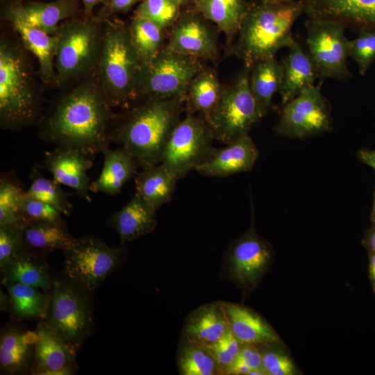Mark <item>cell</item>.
<instances>
[{"mask_svg": "<svg viewBox=\"0 0 375 375\" xmlns=\"http://www.w3.org/2000/svg\"><path fill=\"white\" fill-rule=\"evenodd\" d=\"M139 0H109L108 13L124 12L131 8Z\"/></svg>", "mask_w": 375, "mask_h": 375, "instance_id": "bcb514c9", "label": "cell"}, {"mask_svg": "<svg viewBox=\"0 0 375 375\" xmlns=\"http://www.w3.org/2000/svg\"><path fill=\"white\" fill-rule=\"evenodd\" d=\"M265 115L249 84V69L244 67L235 81L223 88L211 112L205 117L215 139L226 144L248 134Z\"/></svg>", "mask_w": 375, "mask_h": 375, "instance_id": "ba28073f", "label": "cell"}, {"mask_svg": "<svg viewBox=\"0 0 375 375\" xmlns=\"http://www.w3.org/2000/svg\"><path fill=\"white\" fill-rule=\"evenodd\" d=\"M24 249L22 226H0V270Z\"/></svg>", "mask_w": 375, "mask_h": 375, "instance_id": "b9f144b4", "label": "cell"}, {"mask_svg": "<svg viewBox=\"0 0 375 375\" xmlns=\"http://www.w3.org/2000/svg\"><path fill=\"white\" fill-rule=\"evenodd\" d=\"M142 67L129 28L106 20L96 73L110 105L128 108L133 99L135 82Z\"/></svg>", "mask_w": 375, "mask_h": 375, "instance_id": "5b68a950", "label": "cell"}, {"mask_svg": "<svg viewBox=\"0 0 375 375\" xmlns=\"http://www.w3.org/2000/svg\"><path fill=\"white\" fill-rule=\"evenodd\" d=\"M259 1H266L272 3H289L296 0H258Z\"/></svg>", "mask_w": 375, "mask_h": 375, "instance_id": "f5cc1de1", "label": "cell"}, {"mask_svg": "<svg viewBox=\"0 0 375 375\" xmlns=\"http://www.w3.org/2000/svg\"><path fill=\"white\" fill-rule=\"evenodd\" d=\"M128 28L142 65L149 62L162 49L163 29L153 22L138 16Z\"/></svg>", "mask_w": 375, "mask_h": 375, "instance_id": "8d00e7d4", "label": "cell"}, {"mask_svg": "<svg viewBox=\"0 0 375 375\" xmlns=\"http://www.w3.org/2000/svg\"><path fill=\"white\" fill-rule=\"evenodd\" d=\"M180 6L174 0H144L135 16L147 19L164 30L178 19Z\"/></svg>", "mask_w": 375, "mask_h": 375, "instance_id": "ab89813d", "label": "cell"}, {"mask_svg": "<svg viewBox=\"0 0 375 375\" xmlns=\"http://www.w3.org/2000/svg\"><path fill=\"white\" fill-rule=\"evenodd\" d=\"M10 297V310L19 319L45 320L49 302V292H46L28 285L1 281Z\"/></svg>", "mask_w": 375, "mask_h": 375, "instance_id": "1f68e13d", "label": "cell"}, {"mask_svg": "<svg viewBox=\"0 0 375 375\" xmlns=\"http://www.w3.org/2000/svg\"><path fill=\"white\" fill-rule=\"evenodd\" d=\"M42 30L56 35L61 21L72 17L76 11L74 0H56L49 3H16L7 10Z\"/></svg>", "mask_w": 375, "mask_h": 375, "instance_id": "4316f807", "label": "cell"}, {"mask_svg": "<svg viewBox=\"0 0 375 375\" xmlns=\"http://www.w3.org/2000/svg\"><path fill=\"white\" fill-rule=\"evenodd\" d=\"M308 51L322 79L347 81L351 77L347 66L349 41L346 26L326 19L308 18L305 23Z\"/></svg>", "mask_w": 375, "mask_h": 375, "instance_id": "4fadbf2b", "label": "cell"}, {"mask_svg": "<svg viewBox=\"0 0 375 375\" xmlns=\"http://www.w3.org/2000/svg\"><path fill=\"white\" fill-rule=\"evenodd\" d=\"M56 36L54 69L58 85L81 80L96 70L102 26L92 19H74L59 26Z\"/></svg>", "mask_w": 375, "mask_h": 375, "instance_id": "8992f818", "label": "cell"}, {"mask_svg": "<svg viewBox=\"0 0 375 375\" xmlns=\"http://www.w3.org/2000/svg\"><path fill=\"white\" fill-rule=\"evenodd\" d=\"M92 165L93 162L87 156L69 147L58 146L44 153L43 167L52 174L53 179L74 189L89 202L91 182L87 172Z\"/></svg>", "mask_w": 375, "mask_h": 375, "instance_id": "2e32d148", "label": "cell"}, {"mask_svg": "<svg viewBox=\"0 0 375 375\" xmlns=\"http://www.w3.org/2000/svg\"><path fill=\"white\" fill-rule=\"evenodd\" d=\"M282 80L283 67L274 56L259 60L250 68V88L265 115L272 108L273 97L279 92Z\"/></svg>", "mask_w": 375, "mask_h": 375, "instance_id": "4dcf8cb0", "label": "cell"}, {"mask_svg": "<svg viewBox=\"0 0 375 375\" xmlns=\"http://www.w3.org/2000/svg\"><path fill=\"white\" fill-rule=\"evenodd\" d=\"M274 258L271 244L251 226L229 244L221 263V278L233 282L244 294L254 290Z\"/></svg>", "mask_w": 375, "mask_h": 375, "instance_id": "8fae6325", "label": "cell"}, {"mask_svg": "<svg viewBox=\"0 0 375 375\" xmlns=\"http://www.w3.org/2000/svg\"><path fill=\"white\" fill-rule=\"evenodd\" d=\"M63 252L67 279L92 292L119 265L124 249L110 247L99 238L87 235L74 238Z\"/></svg>", "mask_w": 375, "mask_h": 375, "instance_id": "7c38bea8", "label": "cell"}, {"mask_svg": "<svg viewBox=\"0 0 375 375\" xmlns=\"http://www.w3.org/2000/svg\"><path fill=\"white\" fill-rule=\"evenodd\" d=\"M142 169L134 176L135 193L158 210L171 200L178 179L160 163Z\"/></svg>", "mask_w": 375, "mask_h": 375, "instance_id": "f1b7e54d", "label": "cell"}, {"mask_svg": "<svg viewBox=\"0 0 375 375\" xmlns=\"http://www.w3.org/2000/svg\"><path fill=\"white\" fill-rule=\"evenodd\" d=\"M30 178L31 183L26 191L28 196L56 207L62 214H71L72 204L68 194L61 188V184L44 177L34 167L32 168Z\"/></svg>", "mask_w": 375, "mask_h": 375, "instance_id": "74e56055", "label": "cell"}, {"mask_svg": "<svg viewBox=\"0 0 375 375\" xmlns=\"http://www.w3.org/2000/svg\"><path fill=\"white\" fill-rule=\"evenodd\" d=\"M35 331L9 328L0 338V366L8 374L27 372L35 364Z\"/></svg>", "mask_w": 375, "mask_h": 375, "instance_id": "484cf974", "label": "cell"}, {"mask_svg": "<svg viewBox=\"0 0 375 375\" xmlns=\"http://www.w3.org/2000/svg\"><path fill=\"white\" fill-rule=\"evenodd\" d=\"M26 191L13 172L1 174L0 226H22L21 206Z\"/></svg>", "mask_w": 375, "mask_h": 375, "instance_id": "d590c367", "label": "cell"}, {"mask_svg": "<svg viewBox=\"0 0 375 375\" xmlns=\"http://www.w3.org/2000/svg\"><path fill=\"white\" fill-rule=\"evenodd\" d=\"M174 1H176L178 3H179L180 5L185 3L186 2L188 1V0H174Z\"/></svg>", "mask_w": 375, "mask_h": 375, "instance_id": "11a10c76", "label": "cell"}, {"mask_svg": "<svg viewBox=\"0 0 375 375\" xmlns=\"http://www.w3.org/2000/svg\"><path fill=\"white\" fill-rule=\"evenodd\" d=\"M203 69L198 58L175 51L167 45L151 60L142 65L133 101H185L191 81Z\"/></svg>", "mask_w": 375, "mask_h": 375, "instance_id": "52a82bcc", "label": "cell"}, {"mask_svg": "<svg viewBox=\"0 0 375 375\" xmlns=\"http://www.w3.org/2000/svg\"><path fill=\"white\" fill-rule=\"evenodd\" d=\"M21 214L24 222L28 220H38L58 224L65 223L62 219V213L59 209L26 194L21 206Z\"/></svg>", "mask_w": 375, "mask_h": 375, "instance_id": "7bdbcfd3", "label": "cell"}, {"mask_svg": "<svg viewBox=\"0 0 375 375\" xmlns=\"http://www.w3.org/2000/svg\"><path fill=\"white\" fill-rule=\"evenodd\" d=\"M369 275L375 294V252H369Z\"/></svg>", "mask_w": 375, "mask_h": 375, "instance_id": "681fc988", "label": "cell"}, {"mask_svg": "<svg viewBox=\"0 0 375 375\" xmlns=\"http://www.w3.org/2000/svg\"><path fill=\"white\" fill-rule=\"evenodd\" d=\"M262 356V367L267 375H296L300 371L283 342L256 344Z\"/></svg>", "mask_w": 375, "mask_h": 375, "instance_id": "f35d334b", "label": "cell"}, {"mask_svg": "<svg viewBox=\"0 0 375 375\" xmlns=\"http://www.w3.org/2000/svg\"><path fill=\"white\" fill-rule=\"evenodd\" d=\"M33 374L69 375L77 369L75 351L45 320L35 329Z\"/></svg>", "mask_w": 375, "mask_h": 375, "instance_id": "9a60e30c", "label": "cell"}, {"mask_svg": "<svg viewBox=\"0 0 375 375\" xmlns=\"http://www.w3.org/2000/svg\"><path fill=\"white\" fill-rule=\"evenodd\" d=\"M242 344L229 331L211 345L206 346L220 367L223 375L224 369L236 358Z\"/></svg>", "mask_w": 375, "mask_h": 375, "instance_id": "ee69618b", "label": "cell"}, {"mask_svg": "<svg viewBox=\"0 0 375 375\" xmlns=\"http://www.w3.org/2000/svg\"><path fill=\"white\" fill-rule=\"evenodd\" d=\"M357 157L375 170V150L360 149L357 153Z\"/></svg>", "mask_w": 375, "mask_h": 375, "instance_id": "7dc6e473", "label": "cell"}, {"mask_svg": "<svg viewBox=\"0 0 375 375\" xmlns=\"http://www.w3.org/2000/svg\"><path fill=\"white\" fill-rule=\"evenodd\" d=\"M103 154V166L99 177L91 182L90 190L115 195L121 192L124 185L134 177L138 163L124 147L115 149L106 147Z\"/></svg>", "mask_w": 375, "mask_h": 375, "instance_id": "d4e9b609", "label": "cell"}, {"mask_svg": "<svg viewBox=\"0 0 375 375\" xmlns=\"http://www.w3.org/2000/svg\"><path fill=\"white\" fill-rule=\"evenodd\" d=\"M363 244L368 252H375V226L370 228L365 235Z\"/></svg>", "mask_w": 375, "mask_h": 375, "instance_id": "c3c4849f", "label": "cell"}, {"mask_svg": "<svg viewBox=\"0 0 375 375\" xmlns=\"http://www.w3.org/2000/svg\"><path fill=\"white\" fill-rule=\"evenodd\" d=\"M96 70L62 94L38 124L40 140L76 149L88 157L108 147L117 117Z\"/></svg>", "mask_w": 375, "mask_h": 375, "instance_id": "6da1fadb", "label": "cell"}, {"mask_svg": "<svg viewBox=\"0 0 375 375\" xmlns=\"http://www.w3.org/2000/svg\"><path fill=\"white\" fill-rule=\"evenodd\" d=\"M281 60L283 80L279 94L283 104L314 85L319 76L317 67L308 51L296 40Z\"/></svg>", "mask_w": 375, "mask_h": 375, "instance_id": "44dd1931", "label": "cell"}, {"mask_svg": "<svg viewBox=\"0 0 375 375\" xmlns=\"http://www.w3.org/2000/svg\"><path fill=\"white\" fill-rule=\"evenodd\" d=\"M70 280L52 281L45 321L77 352L92 333L88 293Z\"/></svg>", "mask_w": 375, "mask_h": 375, "instance_id": "9c48e42d", "label": "cell"}, {"mask_svg": "<svg viewBox=\"0 0 375 375\" xmlns=\"http://www.w3.org/2000/svg\"><path fill=\"white\" fill-rule=\"evenodd\" d=\"M10 301L9 295H6L1 290H0V308L1 310L6 311L10 309Z\"/></svg>", "mask_w": 375, "mask_h": 375, "instance_id": "816d5d0a", "label": "cell"}, {"mask_svg": "<svg viewBox=\"0 0 375 375\" xmlns=\"http://www.w3.org/2000/svg\"><path fill=\"white\" fill-rule=\"evenodd\" d=\"M22 229L24 249L42 256L55 250L64 251L74 239L68 232L65 222L28 220L22 224Z\"/></svg>", "mask_w": 375, "mask_h": 375, "instance_id": "83f0119b", "label": "cell"}, {"mask_svg": "<svg viewBox=\"0 0 375 375\" xmlns=\"http://www.w3.org/2000/svg\"><path fill=\"white\" fill-rule=\"evenodd\" d=\"M1 281L28 285L49 292L51 286L44 256L24 249L2 271Z\"/></svg>", "mask_w": 375, "mask_h": 375, "instance_id": "f546056e", "label": "cell"}, {"mask_svg": "<svg viewBox=\"0 0 375 375\" xmlns=\"http://www.w3.org/2000/svg\"><path fill=\"white\" fill-rule=\"evenodd\" d=\"M258 157V150L249 134L215 149L211 157L195 169L210 177H225L250 170Z\"/></svg>", "mask_w": 375, "mask_h": 375, "instance_id": "d6986e66", "label": "cell"}, {"mask_svg": "<svg viewBox=\"0 0 375 375\" xmlns=\"http://www.w3.org/2000/svg\"><path fill=\"white\" fill-rule=\"evenodd\" d=\"M349 57L356 62L360 74L365 75L375 61V30H360L349 41Z\"/></svg>", "mask_w": 375, "mask_h": 375, "instance_id": "60d3db41", "label": "cell"}, {"mask_svg": "<svg viewBox=\"0 0 375 375\" xmlns=\"http://www.w3.org/2000/svg\"><path fill=\"white\" fill-rule=\"evenodd\" d=\"M176 355L181 375H222L220 367L206 346L181 338Z\"/></svg>", "mask_w": 375, "mask_h": 375, "instance_id": "e575fe53", "label": "cell"}, {"mask_svg": "<svg viewBox=\"0 0 375 375\" xmlns=\"http://www.w3.org/2000/svg\"><path fill=\"white\" fill-rule=\"evenodd\" d=\"M195 5L228 39L238 33L250 6L245 0H197Z\"/></svg>", "mask_w": 375, "mask_h": 375, "instance_id": "d6a6232c", "label": "cell"}, {"mask_svg": "<svg viewBox=\"0 0 375 375\" xmlns=\"http://www.w3.org/2000/svg\"><path fill=\"white\" fill-rule=\"evenodd\" d=\"M156 210L135 193L122 209L111 215L109 222L124 244L154 231L157 224Z\"/></svg>", "mask_w": 375, "mask_h": 375, "instance_id": "cb8c5ba5", "label": "cell"}, {"mask_svg": "<svg viewBox=\"0 0 375 375\" xmlns=\"http://www.w3.org/2000/svg\"><path fill=\"white\" fill-rule=\"evenodd\" d=\"M167 46L175 51L196 58L215 61L217 58L215 32L196 15H184L176 23Z\"/></svg>", "mask_w": 375, "mask_h": 375, "instance_id": "ac0fdd59", "label": "cell"}, {"mask_svg": "<svg viewBox=\"0 0 375 375\" xmlns=\"http://www.w3.org/2000/svg\"><path fill=\"white\" fill-rule=\"evenodd\" d=\"M308 18L339 22L345 26L375 30V0H303Z\"/></svg>", "mask_w": 375, "mask_h": 375, "instance_id": "e0dca14e", "label": "cell"}, {"mask_svg": "<svg viewBox=\"0 0 375 375\" xmlns=\"http://www.w3.org/2000/svg\"><path fill=\"white\" fill-rule=\"evenodd\" d=\"M229 331L222 301L200 306L185 319L181 338L191 342L209 346Z\"/></svg>", "mask_w": 375, "mask_h": 375, "instance_id": "ffe728a7", "label": "cell"}, {"mask_svg": "<svg viewBox=\"0 0 375 375\" xmlns=\"http://www.w3.org/2000/svg\"><path fill=\"white\" fill-rule=\"evenodd\" d=\"M6 18L19 35L23 47L37 58L42 81L47 84L55 82L57 36L43 31L8 11L6 12Z\"/></svg>", "mask_w": 375, "mask_h": 375, "instance_id": "7402d4cb", "label": "cell"}, {"mask_svg": "<svg viewBox=\"0 0 375 375\" xmlns=\"http://www.w3.org/2000/svg\"><path fill=\"white\" fill-rule=\"evenodd\" d=\"M332 118L320 86H310L284 104L276 126L285 137L303 139L329 131Z\"/></svg>", "mask_w": 375, "mask_h": 375, "instance_id": "5bb4252c", "label": "cell"}, {"mask_svg": "<svg viewBox=\"0 0 375 375\" xmlns=\"http://www.w3.org/2000/svg\"><path fill=\"white\" fill-rule=\"evenodd\" d=\"M222 88L214 71L203 69L191 81L186 97L187 109L206 117L216 105Z\"/></svg>", "mask_w": 375, "mask_h": 375, "instance_id": "836d02e7", "label": "cell"}, {"mask_svg": "<svg viewBox=\"0 0 375 375\" xmlns=\"http://www.w3.org/2000/svg\"><path fill=\"white\" fill-rule=\"evenodd\" d=\"M183 99H144L117 115L112 142L125 147L142 168L160 164L165 147L181 119Z\"/></svg>", "mask_w": 375, "mask_h": 375, "instance_id": "7a4b0ae2", "label": "cell"}, {"mask_svg": "<svg viewBox=\"0 0 375 375\" xmlns=\"http://www.w3.org/2000/svg\"><path fill=\"white\" fill-rule=\"evenodd\" d=\"M222 305L229 329L242 344L283 342L273 327L251 308L227 301Z\"/></svg>", "mask_w": 375, "mask_h": 375, "instance_id": "603a6c76", "label": "cell"}, {"mask_svg": "<svg viewBox=\"0 0 375 375\" xmlns=\"http://www.w3.org/2000/svg\"><path fill=\"white\" fill-rule=\"evenodd\" d=\"M371 220L372 222L375 224V192H374V206L371 214Z\"/></svg>", "mask_w": 375, "mask_h": 375, "instance_id": "db71d44e", "label": "cell"}, {"mask_svg": "<svg viewBox=\"0 0 375 375\" xmlns=\"http://www.w3.org/2000/svg\"><path fill=\"white\" fill-rule=\"evenodd\" d=\"M213 140L206 118L186 110L167 142L160 164L178 180L211 157Z\"/></svg>", "mask_w": 375, "mask_h": 375, "instance_id": "30bf717a", "label": "cell"}, {"mask_svg": "<svg viewBox=\"0 0 375 375\" xmlns=\"http://www.w3.org/2000/svg\"><path fill=\"white\" fill-rule=\"evenodd\" d=\"M303 0L289 3L259 1L249 6L240 26L237 53L244 67L262 58L274 56L283 47L289 48L295 40L292 26L304 13Z\"/></svg>", "mask_w": 375, "mask_h": 375, "instance_id": "277c9868", "label": "cell"}, {"mask_svg": "<svg viewBox=\"0 0 375 375\" xmlns=\"http://www.w3.org/2000/svg\"><path fill=\"white\" fill-rule=\"evenodd\" d=\"M83 3L84 12L86 15H90L94 6L99 3H103L108 0H81Z\"/></svg>", "mask_w": 375, "mask_h": 375, "instance_id": "f907efd6", "label": "cell"}, {"mask_svg": "<svg viewBox=\"0 0 375 375\" xmlns=\"http://www.w3.org/2000/svg\"><path fill=\"white\" fill-rule=\"evenodd\" d=\"M235 360L247 366L251 371L262 367L261 353L256 344H242Z\"/></svg>", "mask_w": 375, "mask_h": 375, "instance_id": "f6af8a7d", "label": "cell"}, {"mask_svg": "<svg viewBox=\"0 0 375 375\" xmlns=\"http://www.w3.org/2000/svg\"><path fill=\"white\" fill-rule=\"evenodd\" d=\"M41 92L22 47L2 37L0 42V125L19 131L42 118Z\"/></svg>", "mask_w": 375, "mask_h": 375, "instance_id": "3957f363", "label": "cell"}]
</instances>
